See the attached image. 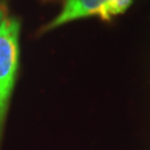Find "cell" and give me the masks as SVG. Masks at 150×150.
Masks as SVG:
<instances>
[{"instance_id": "cell-4", "label": "cell", "mask_w": 150, "mask_h": 150, "mask_svg": "<svg viewBox=\"0 0 150 150\" xmlns=\"http://www.w3.org/2000/svg\"><path fill=\"white\" fill-rule=\"evenodd\" d=\"M8 8L4 2H0V26L2 25V22L8 18Z\"/></svg>"}, {"instance_id": "cell-3", "label": "cell", "mask_w": 150, "mask_h": 150, "mask_svg": "<svg viewBox=\"0 0 150 150\" xmlns=\"http://www.w3.org/2000/svg\"><path fill=\"white\" fill-rule=\"evenodd\" d=\"M131 4L132 0H106L98 17L103 21H109L113 17L123 13Z\"/></svg>"}, {"instance_id": "cell-1", "label": "cell", "mask_w": 150, "mask_h": 150, "mask_svg": "<svg viewBox=\"0 0 150 150\" xmlns=\"http://www.w3.org/2000/svg\"><path fill=\"white\" fill-rule=\"evenodd\" d=\"M20 21L7 18L0 26V144L19 66Z\"/></svg>"}, {"instance_id": "cell-2", "label": "cell", "mask_w": 150, "mask_h": 150, "mask_svg": "<svg viewBox=\"0 0 150 150\" xmlns=\"http://www.w3.org/2000/svg\"><path fill=\"white\" fill-rule=\"evenodd\" d=\"M106 0H66L59 15L41 29V32L50 31L64 23L91 16H99Z\"/></svg>"}]
</instances>
